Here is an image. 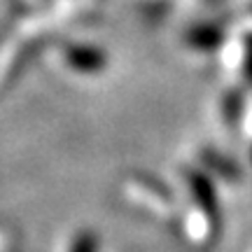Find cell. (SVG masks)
<instances>
[{"mask_svg": "<svg viewBox=\"0 0 252 252\" xmlns=\"http://www.w3.org/2000/svg\"><path fill=\"white\" fill-rule=\"evenodd\" d=\"M72 252H96V241H91V236H84V238L77 241Z\"/></svg>", "mask_w": 252, "mask_h": 252, "instance_id": "6da1fadb", "label": "cell"}]
</instances>
